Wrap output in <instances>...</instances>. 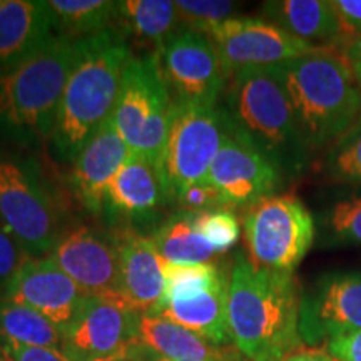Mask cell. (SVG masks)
Instances as JSON below:
<instances>
[{
    "label": "cell",
    "mask_w": 361,
    "mask_h": 361,
    "mask_svg": "<svg viewBox=\"0 0 361 361\" xmlns=\"http://www.w3.org/2000/svg\"><path fill=\"white\" fill-rule=\"evenodd\" d=\"M300 298L293 273L238 256L228 283L233 345L250 361H283L301 346Z\"/></svg>",
    "instance_id": "cell-1"
},
{
    "label": "cell",
    "mask_w": 361,
    "mask_h": 361,
    "mask_svg": "<svg viewBox=\"0 0 361 361\" xmlns=\"http://www.w3.org/2000/svg\"><path fill=\"white\" fill-rule=\"evenodd\" d=\"M133 57L128 37L116 25L75 42L51 139L59 161H74L114 114L124 71Z\"/></svg>",
    "instance_id": "cell-2"
},
{
    "label": "cell",
    "mask_w": 361,
    "mask_h": 361,
    "mask_svg": "<svg viewBox=\"0 0 361 361\" xmlns=\"http://www.w3.org/2000/svg\"><path fill=\"white\" fill-rule=\"evenodd\" d=\"M311 152L326 151L361 116V94L350 62L324 51L271 66Z\"/></svg>",
    "instance_id": "cell-3"
},
{
    "label": "cell",
    "mask_w": 361,
    "mask_h": 361,
    "mask_svg": "<svg viewBox=\"0 0 361 361\" xmlns=\"http://www.w3.org/2000/svg\"><path fill=\"white\" fill-rule=\"evenodd\" d=\"M224 109L238 133L273 162L284 179L300 178L311 162V149L271 67H246L228 75Z\"/></svg>",
    "instance_id": "cell-4"
},
{
    "label": "cell",
    "mask_w": 361,
    "mask_h": 361,
    "mask_svg": "<svg viewBox=\"0 0 361 361\" xmlns=\"http://www.w3.org/2000/svg\"><path fill=\"white\" fill-rule=\"evenodd\" d=\"M78 40L56 35L0 72V126L25 146L51 141Z\"/></svg>",
    "instance_id": "cell-5"
},
{
    "label": "cell",
    "mask_w": 361,
    "mask_h": 361,
    "mask_svg": "<svg viewBox=\"0 0 361 361\" xmlns=\"http://www.w3.org/2000/svg\"><path fill=\"white\" fill-rule=\"evenodd\" d=\"M0 223L32 258L51 255L64 233L56 196L32 157L0 151Z\"/></svg>",
    "instance_id": "cell-6"
},
{
    "label": "cell",
    "mask_w": 361,
    "mask_h": 361,
    "mask_svg": "<svg viewBox=\"0 0 361 361\" xmlns=\"http://www.w3.org/2000/svg\"><path fill=\"white\" fill-rule=\"evenodd\" d=\"M171 101L157 52L133 57L126 67L112 121L134 156L159 171L168 139Z\"/></svg>",
    "instance_id": "cell-7"
},
{
    "label": "cell",
    "mask_w": 361,
    "mask_h": 361,
    "mask_svg": "<svg viewBox=\"0 0 361 361\" xmlns=\"http://www.w3.org/2000/svg\"><path fill=\"white\" fill-rule=\"evenodd\" d=\"M224 106H184L173 102L171 124L159 166L169 201L206 180L216 154L231 133Z\"/></svg>",
    "instance_id": "cell-8"
},
{
    "label": "cell",
    "mask_w": 361,
    "mask_h": 361,
    "mask_svg": "<svg viewBox=\"0 0 361 361\" xmlns=\"http://www.w3.org/2000/svg\"><path fill=\"white\" fill-rule=\"evenodd\" d=\"M243 233L252 264L293 273L314 241V219L295 196L274 194L247 207Z\"/></svg>",
    "instance_id": "cell-9"
},
{
    "label": "cell",
    "mask_w": 361,
    "mask_h": 361,
    "mask_svg": "<svg viewBox=\"0 0 361 361\" xmlns=\"http://www.w3.org/2000/svg\"><path fill=\"white\" fill-rule=\"evenodd\" d=\"M141 314L121 296H87L64 329V350L80 361L137 360Z\"/></svg>",
    "instance_id": "cell-10"
},
{
    "label": "cell",
    "mask_w": 361,
    "mask_h": 361,
    "mask_svg": "<svg viewBox=\"0 0 361 361\" xmlns=\"http://www.w3.org/2000/svg\"><path fill=\"white\" fill-rule=\"evenodd\" d=\"M157 57L171 101L184 106H218L228 74L206 34L180 29L161 45Z\"/></svg>",
    "instance_id": "cell-11"
},
{
    "label": "cell",
    "mask_w": 361,
    "mask_h": 361,
    "mask_svg": "<svg viewBox=\"0 0 361 361\" xmlns=\"http://www.w3.org/2000/svg\"><path fill=\"white\" fill-rule=\"evenodd\" d=\"M207 37L213 40L228 75L246 67H271L324 52L258 17H233L214 27Z\"/></svg>",
    "instance_id": "cell-12"
},
{
    "label": "cell",
    "mask_w": 361,
    "mask_h": 361,
    "mask_svg": "<svg viewBox=\"0 0 361 361\" xmlns=\"http://www.w3.org/2000/svg\"><path fill=\"white\" fill-rule=\"evenodd\" d=\"M361 329V271L322 274L300 298V336L306 345Z\"/></svg>",
    "instance_id": "cell-13"
},
{
    "label": "cell",
    "mask_w": 361,
    "mask_h": 361,
    "mask_svg": "<svg viewBox=\"0 0 361 361\" xmlns=\"http://www.w3.org/2000/svg\"><path fill=\"white\" fill-rule=\"evenodd\" d=\"M59 268L89 296H121L119 236L94 226L64 229L51 255Z\"/></svg>",
    "instance_id": "cell-14"
},
{
    "label": "cell",
    "mask_w": 361,
    "mask_h": 361,
    "mask_svg": "<svg viewBox=\"0 0 361 361\" xmlns=\"http://www.w3.org/2000/svg\"><path fill=\"white\" fill-rule=\"evenodd\" d=\"M206 180L218 191L226 207L231 209L251 207L264 197L274 196L284 178L273 162L233 126Z\"/></svg>",
    "instance_id": "cell-15"
},
{
    "label": "cell",
    "mask_w": 361,
    "mask_h": 361,
    "mask_svg": "<svg viewBox=\"0 0 361 361\" xmlns=\"http://www.w3.org/2000/svg\"><path fill=\"white\" fill-rule=\"evenodd\" d=\"M87 296L51 256L27 261L4 295L7 300L39 311L62 329L72 322Z\"/></svg>",
    "instance_id": "cell-16"
},
{
    "label": "cell",
    "mask_w": 361,
    "mask_h": 361,
    "mask_svg": "<svg viewBox=\"0 0 361 361\" xmlns=\"http://www.w3.org/2000/svg\"><path fill=\"white\" fill-rule=\"evenodd\" d=\"M168 202L159 171L142 157L130 154L106 189L102 213L114 221L144 224L152 223Z\"/></svg>",
    "instance_id": "cell-17"
},
{
    "label": "cell",
    "mask_w": 361,
    "mask_h": 361,
    "mask_svg": "<svg viewBox=\"0 0 361 361\" xmlns=\"http://www.w3.org/2000/svg\"><path fill=\"white\" fill-rule=\"evenodd\" d=\"M130 154L111 117L72 161L71 188L89 213L102 214L106 189Z\"/></svg>",
    "instance_id": "cell-18"
},
{
    "label": "cell",
    "mask_w": 361,
    "mask_h": 361,
    "mask_svg": "<svg viewBox=\"0 0 361 361\" xmlns=\"http://www.w3.org/2000/svg\"><path fill=\"white\" fill-rule=\"evenodd\" d=\"M119 236L121 298L139 313H152L166 293V261L152 238L135 231Z\"/></svg>",
    "instance_id": "cell-19"
},
{
    "label": "cell",
    "mask_w": 361,
    "mask_h": 361,
    "mask_svg": "<svg viewBox=\"0 0 361 361\" xmlns=\"http://www.w3.org/2000/svg\"><path fill=\"white\" fill-rule=\"evenodd\" d=\"M263 13L266 20L323 51H343L350 42L331 0H273L263 4Z\"/></svg>",
    "instance_id": "cell-20"
},
{
    "label": "cell",
    "mask_w": 361,
    "mask_h": 361,
    "mask_svg": "<svg viewBox=\"0 0 361 361\" xmlns=\"http://www.w3.org/2000/svg\"><path fill=\"white\" fill-rule=\"evenodd\" d=\"M45 0H4L0 6V72L56 37Z\"/></svg>",
    "instance_id": "cell-21"
},
{
    "label": "cell",
    "mask_w": 361,
    "mask_h": 361,
    "mask_svg": "<svg viewBox=\"0 0 361 361\" xmlns=\"http://www.w3.org/2000/svg\"><path fill=\"white\" fill-rule=\"evenodd\" d=\"M228 283L229 276L209 290L186 296L166 298L152 311V314L164 316L219 348L231 345L233 338L228 322Z\"/></svg>",
    "instance_id": "cell-22"
},
{
    "label": "cell",
    "mask_w": 361,
    "mask_h": 361,
    "mask_svg": "<svg viewBox=\"0 0 361 361\" xmlns=\"http://www.w3.org/2000/svg\"><path fill=\"white\" fill-rule=\"evenodd\" d=\"M139 343L147 351L174 361H224L219 346L179 326L164 316L142 313L139 319Z\"/></svg>",
    "instance_id": "cell-23"
},
{
    "label": "cell",
    "mask_w": 361,
    "mask_h": 361,
    "mask_svg": "<svg viewBox=\"0 0 361 361\" xmlns=\"http://www.w3.org/2000/svg\"><path fill=\"white\" fill-rule=\"evenodd\" d=\"M116 24L124 35L156 45L157 51L183 29L173 0H123L117 2Z\"/></svg>",
    "instance_id": "cell-24"
},
{
    "label": "cell",
    "mask_w": 361,
    "mask_h": 361,
    "mask_svg": "<svg viewBox=\"0 0 361 361\" xmlns=\"http://www.w3.org/2000/svg\"><path fill=\"white\" fill-rule=\"evenodd\" d=\"M152 241L168 264L211 263L218 252L196 226V214L176 211L156 228Z\"/></svg>",
    "instance_id": "cell-25"
},
{
    "label": "cell",
    "mask_w": 361,
    "mask_h": 361,
    "mask_svg": "<svg viewBox=\"0 0 361 361\" xmlns=\"http://www.w3.org/2000/svg\"><path fill=\"white\" fill-rule=\"evenodd\" d=\"M0 338L6 345L64 348V329L39 311L0 298Z\"/></svg>",
    "instance_id": "cell-26"
},
{
    "label": "cell",
    "mask_w": 361,
    "mask_h": 361,
    "mask_svg": "<svg viewBox=\"0 0 361 361\" xmlns=\"http://www.w3.org/2000/svg\"><path fill=\"white\" fill-rule=\"evenodd\" d=\"M54 29L74 40L89 37L112 27L117 2L112 0H45Z\"/></svg>",
    "instance_id": "cell-27"
},
{
    "label": "cell",
    "mask_w": 361,
    "mask_h": 361,
    "mask_svg": "<svg viewBox=\"0 0 361 361\" xmlns=\"http://www.w3.org/2000/svg\"><path fill=\"white\" fill-rule=\"evenodd\" d=\"M322 168L333 183L361 188V116L348 133L324 151Z\"/></svg>",
    "instance_id": "cell-28"
},
{
    "label": "cell",
    "mask_w": 361,
    "mask_h": 361,
    "mask_svg": "<svg viewBox=\"0 0 361 361\" xmlns=\"http://www.w3.org/2000/svg\"><path fill=\"white\" fill-rule=\"evenodd\" d=\"M323 236L333 246H361V192L331 202L322 216Z\"/></svg>",
    "instance_id": "cell-29"
},
{
    "label": "cell",
    "mask_w": 361,
    "mask_h": 361,
    "mask_svg": "<svg viewBox=\"0 0 361 361\" xmlns=\"http://www.w3.org/2000/svg\"><path fill=\"white\" fill-rule=\"evenodd\" d=\"M166 293L162 300L200 293L228 278L213 263L201 264H168L166 263Z\"/></svg>",
    "instance_id": "cell-30"
},
{
    "label": "cell",
    "mask_w": 361,
    "mask_h": 361,
    "mask_svg": "<svg viewBox=\"0 0 361 361\" xmlns=\"http://www.w3.org/2000/svg\"><path fill=\"white\" fill-rule=\"evenodd\" d=\"M183 29H191L201 34H209L214 27L223 22L236 17V2H224V0H176Z\"/></svg>",
    "instance_id": "cell-31"
},
{
    "label": "cell",
    "mask_w": 361,
    "mask_h": 361,
    "mask_svg": "<svg viewBox=\"0 0 361 361\" xmlns=\"http://www.w3.org/2000/svg\"><path fill=\"white\" fill-rule=\"evenodd\" d=\"M196 226L218 255L236 246L239 236H241L239 221L228 209L196 214Z\"/></svg>",
    "instance_id": "cell-32"
},
{
    "label": "cell",
    "mask_w": 361,
    "mask_h": 361,
    "mask_svg": "<svg viewBox=\"0 0 361 361\" xmlns=\"http://www.w3.org/2000/svg\"><path fill=\"white\" fill-rule=\"evenodd\" d=\"M30 258L32 256L24 250L17 238L0 223V298H4L8 284Z\"/></svg>",
    "instance_id": "cell-33"
},
{
    "label": "cell",
    "mask_w": 361,
    "mask_h": 361,
    "mask_svg": "<svg viewBox=\"0 0 361 361\" xmlns=\"http://www.w3.org/2000/svg\"><path fill=\"white\" fill-rule=\"evenodd\" d=\"M178 202L180 206V211H188V213L194 214L228 209L224 201L221 200L218 191L207 180H202V183L196 184V186L189 188L186 192H183V196L179 197Z\"/></svg>",
    "instance_id": "cell-34"
},
{
    "label": "cell",
    "mask_w": 361,
    "mask_h": 361,
    "mask_svg": "<svg viewBox=\"0 0 361 361\" xmlns=\"http://www.w3.org/2000/svg\"><path fill=\"white\" fill-rule=\"evenodd\" d=\"M326 351L336 361H361V329L328 340Z\"/></svg>",
    "instance_id": "cell-35"
},
{
    "label": "cell",
    "mask_w": 361,
    "mask_h": 361,
    "mask_svg": "<svg viewBox=\"0 0 361 361\" xmlns=\"http://www.w3.org/2000/svg\"><path fill=\"white\" fill-rule=\"evenodd\" d=\"M13 361H80L67 353L64 348H30V346L6 345Z\"/></svg>",
    "instance_id": "cell-36"
},
{
    "label": "cell",
    "mask_w": 361,
    "mask_h": 361,
    "mask_svg": "<svg viewBox=\"0 0 361 361\" xmlns=\"http://www.w3.org/2000/svg\"><path fill=\"white\" fill-rule=\"evenodd\" d=\"M331 6L348 39L361 35V0H331Z\"/></svg>",
    "instance_id": "cell-37"
},
{
    "label": "cell",
    "mask_w": 361,
    "mask_h": 361,
    "mask_svg": "<svg viewBox=\"0 0 361 361\" xmlns=\"http://www.w3.org/2000/svg\"><path fill=\"white\" fill-rule=\"evenodd\" d=\"M283 361H336V360L319 350L298 348L296 351H293L291 355H288Z\"/></svg>",
    "instance_id": "cell-38"
},
{
    "label": "cell",
    "mask_w": 361,
    "mask_h": 361,
    "mask_svg": "<svg viewBox=\"0 0 361 361\" xmlns=\"http://www.w3.org/2000/svg\"><path fill=\"white\" fill-rule=\"evenodd\" d=\"M343 56L350 64H361V35L346 44V47L343 49Z\"/></svg>",
    "instance_id": "cell-39"
},
{
    "label": "cell",
    "mask_w": 361,
    "mask_h": 361,
    "mask_svg": "<svg viewBox=\"0 0 361 361\" xmlns=\"http://www.w3.org/2000/svg\"><path fill=\"white\" fill-rule=\"evenodd\" d=\"M350 66H351V71H353L355 80H356V84H358L360 94H361V64H350Z\"/></svg>",
    "instance_id": "cell-40"
},
{
    "label": "cell",
    "mask_w": 361,
    "mask_h": 361,
    "mask_svg": "<svg viewBox=\"0 0 361 361\" xmlns=\"http://www.w3.org/2000/svg\"><path fill=\"white\" fill-rule=\"evenodd\" d=\"M0 361H13L12 356L8 355V351L6 350V346L0 343Z\"/></svg>",
    "instance_id": "cell-41"
},
{
    "label": "cell",
    "mask_w": 361,
    "mask_h": 361,
    "mask_svg": "<svg viewBox=\"0 0 361 361\" xmlns=\"http://www.w3.org/2000/svg\"><path fill=\"white\" fill-rule=\"evenodd\" d=\"M135 361H152V360H151V356H149V351H147L146 348H144V351H142V355H141V356H139V358H137V360H135Z\"/></svg>",
    "instance_id": "cell-42"
},
{
    "label": "cell",
    "mask_w": 361,
    "mask_h": 361,
    "mask_svg": "<svg viewBox=\"0 0 361 361\" xmlns=\"http://www.w3.org/2000/svg\"><path fill=\"white\" fill-rule=\"evenodd\" d=\"M149 356H151V360H152V361H174V360L162 358V356H157V355H154V353H151V351H149Z\"/></svg>",
    "instance_id": "cell-43"
},
{
    "label": "cell",
    "mask_w": 361,
    "mask_h": 361,
    "mask_svg": "<svg viewBox=\"0 0 361 361\" xmlns=\"http://www.w3.org/2000/svg\"><path fill=\"white\" fill-rule=\"evenodd\" d=\"M121 361H135V360H121Z\"/></svg>",
    "instance_id": "cell-44"
},
{
    "label": "cell",
    "mask_w": 361,
    "mask_h": 361,
    "mask_svg": "<svg viewBox=\"0 0 361 361\" xmlns=\"http://www.w3.org/2000/svg\"><path fill=\"white\" fill-rule=\"evenodd\" d=\"M2 2H4V0H0V6H2Z\"/></svg>",
    "instance_id": "cell-45"
}]
</instances>
